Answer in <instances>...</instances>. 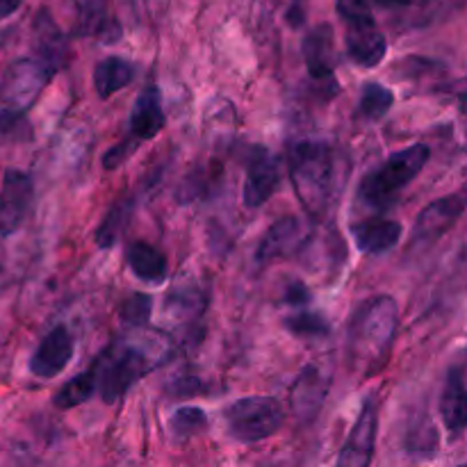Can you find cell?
I'll return each mask as SVG.
<instances>
[{
    "label": "cell",
    "mask_w": 467,
    "mask_h": 467,
    "mask_svg": "<svg viewBox=\"0 0 467 467\" xmlns=\"http://www.w3.org/2000/svg\"><path fill=\"white\" fill-rule=\"evenodd\" d=\"M73 351V336L67 327H55L53 331H48L41 340V345L36 347V351L30 358V372L36 379H55L67 369V365L71 363Z\"/></svg>",
    "instance_id": "obj_12"
},
{
    "label": "cell",
    "mask_w": 467,
    "mask_h": 467,
    "mask_svg": "<svg viewBox=\"0 0 467 467\" xmlns=\"http://www.w3.org/2000/svg\"><path fill=\"white\" fill-rule=\"evenodd\" d=\"M441 418L451 438L463 436L467 427V392L463 365H456L447 372L445 388L441 395Z\"/></svg>",
    "instance_id": "obj_17"
},
{
    "label": "cell",
    "mask_w": 467,
    "mask_h": 467,
    "mask_svg": "<svg viewBox=\"0 0 467 467\" xmlns=\"http://www.w3.org/2000/svg\"><path fill=\"white\" fill-rule=\"evenodd\" d=\"M35 41H36V55L35 57L44 59L46 64L59 71L62 64L67 62V39H64L62 30L57 23L53 21L46 9H41L35 18Z\"/></svg>",
    "instance_id": "obj_19"
},
{
    "label": "cell",
    "mask_w": 467,
    "mask_h": 467,
    "mask_svg": "<svg viewBox=\"0 0 467 467\" xmlns=\"http://www.w3.org/2000/svg\"><path fill=\"white\" fill-rule=\"evenodd\" d=\"M23 5V0H0V21L12 16L14 12H18V7Z\"/></svg>",
    "instance_id": "obj_33"
},
{
    "label": "cell",
    "mask_w": 467,
    "mask_h": 467,
    "mask_svg": "<svg viewBox=\"0 0 467 467\" xmlns=\"http://www.w3.org/2000/svg\"><path fill=\"white\" fill-rule=\"evenodd\" d=\"M409 450L415 451V454H422V456H433L438 450V433L436 427L431 422L424 420L420 427L410 429V436H409Z\"/></svg>",
    "instance_id": "obj_28"
},
{
    "label": "cell",
    "mask_w": 467,
    "mask_h": 467,
    "mask_svg": "<svg viewBox=\"0 0 467 467\" xmlns=\"http://www.w3.org/2000/svg\"><path fill=\"white\" fill-rule=\"evenodd\" d=\"M12 35H14V30H3V32H0V48H3V46L7 44V39Z\"/></svg>",
    "instance_id": "obj_35"
},
{
    "label": "cell",
    "mask_w": 467,
    "mask_h": 467,
    "mask_svg": "<svg viewBox=\"0 0 467 467\" xmlns=\"http://www.w3.org/2000/svg\"><path fill=\"white\" fill-rule=\"evenodd\" d=\"M94 392H96L94 369H87V372L73 377L71 381H67L57 392H55L53 404H55V409H59V410H71V409H76V406L89 401Z\"/></svg>",
    "instance_id": "obj_22"
},
{
    "label": "cell",
    "mask_w": 467,
    "mask_h": 467,
    "mask_svg": "<svg viewBox=\"0 0 467 467\" xmlns=\"http://www.w3.org/2000/svg\"><path fill=\"white\" fill-rule=\"evenodd\" d=\"M377 5H381V7L386 9H392V7H409V5H413V0H374Z\"/></svg>",
    "instance_id": "obj_34"
},
{
    "label": "cell",
    "mask_w": 467,
    "mask_h": 467,
    "mask_svg": "<svg viewBox=\"0 0 467 467\" xmlns=\"http://www.w3.org/2000/svg\"><path fill=\"white\" fill-rule=\"evenodd\" d=\"M223 415H226L228 436L244 445L267 441L274 433L281 431L285 422V410L281 401L263 395L242 397L235 404L228 406Z\"/></svg>",
    "instance_id": "obj_7"
},
{
    "label": "cell",
    "mask_w": 467,
    "mask_h": 467,
    "mask_svg": "<svg viewBox=\"0 0 467 467\" xmlns=\"http://www.w3.org/2000/svg\"><path fill=\"white\" fill-rule=\"evenodd\" d=\"M301 53H304L306 68H308L313 80L333 82L337 53H336V32H333V27L328 26V23H319V26H315L313 30L304 36Z\"/></svg>",
    "instance_id": "obj_13"
},
{
    "label": "cell",
    "mask_w": 467,
    "mask_h": 467,
    "mask_svg": "<svg viewBox=\"0 0 467 467\" xmlns=\"http://www.w3.org/2000/svg\"><path fill=\"white\" fill-rule=\"evenodd\" d=\"M281 187V167L276 158L263 146H251L246 155V181H244V205L260 208L267 203Z\"/></svg>",
    "instance_id": "obj_10"
},
{
    "label": "cell",
    "mask_w": 467,
    "mask_h": 467,
    "mask_svg": "<svg viewBox=\"0 0 467 467\" xmlns=\"http://www.w3.org/2000/svg\"><path fill=\"white\" fill-rule=\"evenodd\" d=\"M397 336V301L390 295L369 296L358 306L349 327V347L354 360L368 374L379 372L392 354Z\"/></svg>",
    "instance_id": "obj_2"
},
{
    "label": "cell",
    "mask_w": 467,
    "mask_h": 467,
    "mask_svg": "<svg viewBox=\"0 0 467 467\" xmlns=\"http://www.w3.org/2000/svg\"><path fill=\"white\" fill-rule=\"evenodd\" d=\"M459 467H465V465H459Z\"/></svg>",
    "instance_id": "obj_37"
},
{
    "label": "cell",
    "mask_w": 467,
    "mask_h": 467,
    "mask_svg": "<svg viewBox=\"0 0 467 467\" xmlns=\"http://www.w3.org/2000/svg\"><path fill=\"white\" fill-rule=\"evenodd\" d=\"M285 328L292 336L301 337V340H313V337H327L331 333L327 319L319 313H310V310H299L296 315L285 317Z\"/></svg>",
    "instance_id": "obj_26"
},
{
    "label": "cell",
    "mask_w": 467,
    "mask_h": 467,
    "mask_svg": "<svg viewBox=\"0 0 467 467\" xmlns=\"http://www.w3.org/2000/svg\"><path fill=\"white\" fill-rule=\"evenodd\" d=\"M283 299H285V304L290 306V308L306 310L310 301H313V295H310L308 285H306L304 281H290L285 285V295H283Z\"/></svg>",
    "instance_id": "obj_31"
},
{
    "label": "cell",
    "mask_w": 467,
    "mask_h": 467,
    "mask_svg": "<svg viewBox=\"0 0 467 467\" xmlns=\"http://www.w3.org/2000/svg\"><path fill=\"white\" fill-rule=\"evenodd\" d=\"M135 150H137V144H132V141L126 137V140L119 141L117 146H112V149L103 155V169L114 171V169H119L121 164H126L128 158H130Z\"/></svg>",
    "instance_id": "obj_30"
},
{
    "label": "cell",
    "mask_w": 467,
    "mask_h": 467,
    "mask_svg": "<svg viewBox=\"0 0 467 467\" xmlns=\"http://www.w3.org/2000/svg\"><path fill=\"white\" fill-rule=\"evenodd\" d=\"M119 317H121L123 324L132 328L149 327L150 317H153V299H150V295L135 292V295L126 296L121 306H119Z\"/></svg>",
    "instance_id": "obj_27"
},
{
    "label": "cell",
    "mask_w": 467,
    "mask_h": 467,
    "mask_svg": "<svg viewBox=\"0 0 467 467\" xmlns=\"http://www.w3.org/2000/svg\"><path fill=\"white\" fill-rule=\"evenodd\" d=\"M164 123H167V117H164L162 94H160V87L150 82V85H146L140 91V96L135 100V108H132L130 114V132H128V140L132 144L141 146L144 141L155 140L162 132Z\"/></svg>",
    "instance_id": "obj_14"
},
{
    "label": "cell",
    "mask_w": 467,
    "mask_h": 467,
    "mask_svg": "<svg viewBox=\"0 0 467 467\" xmlns=\"http://www.w3.org/2000/svg\"><path fill=\"white\" fill-rule=\"evenodd\" d=\"M199 292L194 287L190 290H173L167 299V310L176 317H192L196 310H203L205 301H196Z\"/></svg>",
    "instance_id": "obj_29"
},
{
    "label": "cell",
    "mask_w": 467,
    "mask_h": 467,
    "mask_svg": "<svg viewBox=\"0 0 467 467\" xmlns=\"http://www.w3.org/2000/svg\"><path fill=\"white\" fill-rule=\"evenodd\" d=\"M304 3V0H292V5H301Z\"/></svg>",
    "instance_id": "obj_36"
},
{
    "label": "cell",
    "mask_w": 467,
    "mask_h": 467,
    "mask_svg": "<svg viewBox=\"0 0 467 467\" xmlns=\"http://www.w3.org/2000/svg\"><path fill=\"white\" fill-rule=\"evenodd\" d=\"M340 150L322 140L292 144L287 153V173L301 208L315 222H322L342 192Z\"/></svg>",
    "instance_id": "obj_1"
},
{
    "label": "cell",
    "mask_w": 467,
    "mask_h": 467,
    "mask_svg": "<svg viewBox=\"0 0 467 467\" xmlns=\"http://www.w3.org/2000/svg\"><path fill=\"white\" fill-rule=\"evenodd\" d=\"M328 386H331V381L319 365L313 363L301 369L290 392V406L295 409V413L299 418H315L324 406Z\"/></svg>",
    "instance_id": "obj_16"
},
{
    "label": "cell",
    "mask_w": 467,
    "mask_h": 467,
    "mask_svg": "<svg viewBox=\"0 0 467 467\" xmlns=\"http://www.w3.org/2000/svg\"><path fill=\"white\" fill-rule=\"evenodd\" d=\"M130 214H132V201L123 199L119 203H114L109 208V213L105 214L103 222H100L99 231H96V244L100 249H112L117 244V240L121 237L123 228L128 226L130 222Z\"/></svg>",
    "instance_id": "obj_24"
},
{
    "label": "cell",
    "mask_w": 467,
    "mask_h": 467,
    "mask_svg": "<svg viewBox=\"0 0 467 467\" xmlns=\"http://www.w3.org/2000/svg\"><path fill=\"white\" fill-rule=\"evenodd\" d=\"M55 68L39 57H18L0 82V132H9L35 108L39 96L53 80Z\"/></svg>",
    "instance_id": "obj_3"
},
{
    "label": "cell",
    "mask_w": 467,
    "mask_h": 467,
    "mask_svg": "<svg viewBox=\"0 0 467 467\" xmlns=\"http://www.w3.org/2000/svg\"><path fill=\"white\" fill-rule=\"evenodd\" d=\"M431 150L427 144H413L392 153L381 167L372 169L358 187V199L374 210L390 208L397 196L422 173Z\"/></svg>",
    "instance_id": "obj_4"
},
{
    "label": "cell",
    "mask_w": 467,
    "mask_h": 467,
    "mask_svg": "<svg viewBox=\"0 0 467 467\" xmlns=\"http://www.w3.org/2000/svg\"><path fill=\"white\" fill-rule=\"evenodd\" d=\"M35 185L21 169H7L0 187V237H9L26 223Z\"/></svg>",
    "instance_id": "obj_8"
},
{
    "label": "cell",
    "mask_w": 467,
    "mask_h": 467,
    "mask_svg": "<svg viewBox=\"0 0 467 467\" xmlns=\"http://www.w3.org/2000/svg\"><path fill=\"white\" fill-rule=\"evenodd\" d=\"M171 433L178 438V441H190V438L199 436L201 431H205L208 427V415L205 410H201L199 406H182L176 413L171 415Z\"/></svg>",
    "instance_id": "obj_25"
},
{
    "label": "cell",
    "mask_w": 467,
    "mask_h": 467,
    "mask_svg": "<svg viewBox=\"0 0 467 467\" xmlns=\"http://www.w3.org/2000/svg\"><path fill=\"white\" fill-rule=\"evenodd\" d=\"M135 80V67L128 59L109 55L94 67V87L103 100L112 99L117 91L126 89Z\"/></svg>",
    "instance_id": "obj_21"
},
{
    "label": "cell",
    "mask_w": 467,
    "mask_h": 467,
    "mask_svg": "<svg viewBox=\"0 0 467 467\" xmlns=\"http://www.w3.org/2000/svg\"><path fill=\"white\" fill-rule=\"evenodd\" d=\"M155 365L158 363L137 347L126 345V342L112 345L91 365L96 377V392H99L105 404H117L140 379L153 372Z\"/></svg>",
    "instance_id": "obj_5"
},
{
    "label": "cell",
    "mask_w": 467,
    "mask_h": 467,
    "mask_svg": "<svg viewBox=\"0 0 467 467\" xmlns=\"http://www.w3.org/2000/svg\"><path fill=\"white\" fill-rule=\"evenodd\" d=\"M336 12L345 21V48L351 62L363 68L379 67L388 53V39L368 0H336Z\"/></svg>",
    "instance_id": "obj_6"
},
{
    "label": "cell",
    "mask_w": 467,
    "mask_h": 467,
    "mask_svg": "<svg viewBox=\"0 0 467 467\" xmlns=\"http://www.w3.org/2000/svg\"><path fill=\"white\" fill-rule=\"evenodd\" d=\"M465 213V196L450 194L441 196L438 201L429 203L422 213L418 214V222L413 226V242L418 244H431V242L441 240L447 231L456 226Z\"/></svg>",
    "instance_id": "obj_11"
},
{
    "label": "cell",
    "mask_w": 467,
    "mask_h": 467,
    "mask_svg": "<svg viewBox=\"0 0 467 467\" xmlns=\"http://www.w3.org/2000/svg\"><path fill=\"white\" fill-rule=\"evenodd\" d=\"M401 233H404V226L400 222L383 217L365 219V222H358L351 226V235H354L356 246L365 255H381L386 251L395 249L401 240Z\"/></svg>",
    "instance_id": "obj_18"
},
{
    "label": "cell",
    "mask_w": 467,
    "mask_h": 467,
    "mask_svg": "<svg viewBox=\"0 0 467 467\" xmlns=\"http://www.w3.org/2000/svg\"><path fill=\"white\" fill-rule=\"evenodd\" d=\"M395 105V94L381 82H365L358 99V114L365 121H379Z\"/></svg>",
    "instance_id": "obj_23"
},
{
    "label": "cell",
    "mask_w": 467,
    "mask_h": 467,
    "mask_svg": "<svg viewBox=\"0 0 467 467\" xmlns=\"http://www.w3.org/2000/svg\"><path fill=\"white\" fill-rule=\"evenodd\" d=\"M128 265L140 281L158 285L169 276V263L162 251L150 246L149 242H132L126 251Z\"/></svg>",
    "instance_id": "obj_20"
},
{
    "label": "cell",
    "mask_w": 467,
    "mask_h": 467,
    "mask_svg": "<svg viewBox=\"0 0 467 467\" xmlns=\"http://www.w3.org/2000/svg\"><path fill=\"white\" fill-rule=\"evenodd\" d=\"M304 244V226L296 217H281L267 228L263 242H260L258 251H255V263L260 267L272 265L276 260L290 258Z\"/></svg>",
    "instance_id": "obj_15"
},
{
    "label": "cell",
    "mask_w": 467,
    "mask_h": 467,
    "mask_svg": "<svg viewBox=\"0 0 467 467\" xmlns=\"http://www.w3.org/2000/svg\"><path fill=\"white\" fill-rule=\"evenodd\" d=\"M377 433H379V406L369 397L365 400L354 427H351L349 438L342 445L337 454L336 467H369L377 450Z\"/></svg>",
    "instance_id": "obj_9"
},
{
    "label": "cell",
    "mask_w": 467,
    "mask_h": 467,
    "mask_svg": "<svg viewBox=\"0 0 467 467\" xmlns=\"http://www.w3.org/2000/svg\"><path fill=\"white\" fill-rule=\"evenodd\" d=\"M287 21H290L292 27H301L306 21V12L301 5H292L290 12H287Z\"/></svg>",
    "instance_id": "obj_32"
}]
</instances>
